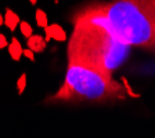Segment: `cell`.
I'll return each mask as SVG.
<instances>
[{
    "mask_svg": "<svg viewBox=\"0 0 155 138\" xmlns=\"http://www.w3.org/2000/svg\"><path fill=\"white\" fill-rule=\"evenodd\" d=\"M19 22H21V21H19L18 14H15L13 10L6 8V14H4V25H6L11 32H14V30L17 29V26L19 25Z\"/></svg>",
    "mask_w": 155,
    "mask_h": 138,
    "instance_id": "7",
    "label": "cell"
},
{
    "mask_svg": "<svg viewBox=\"0 0 155 138\" xmlns=\"http://www.w3.org/2000/svg\"><path fill=\"white\" fill-rule=\"evenodd\" d=\"M7 48H8L10 57L13 58L14 61H19V59H21V57H22V53H24V48H22V46H21V43H19L18 39L13 37V40L8 43Z\"/></svg>",
    "mask_w": 155,
    "mask_h": 138,
    "instance_id": "6",
    "label": "cell"
},
{
    "mask_svg": "<svg viewBox=\"0 0 155 138\" xmlns=\"http://www.w3.org/2000/svg\"><path fill=\"white\" fill-rule=\"evenodd\" d=\"M74 18L101 24L123 43L155 54V0L93 2Z\"/></svg>",
    "mask_w": 155,
    "mask_h": 138,
    "instance_id": "1",
    "label": "cell"
},
{
    "mask_svg": "<svg viewBox=\"0 0 155 138\" xmlns=\"http://www.w3.org/2000/svg\"><path fill=\"white\" fill-rule=\"evenodd\" d=\"M36 22H38V26H40V28H45V26L48 25L47 15H46L43 10H36Z\"/></svg>",
    "mask_w": 155,
    "mask_h": 138,
    "instance_id": "8",
    "label": "cell"
},
{
    "mask_svg": "<svg viewBox=\"0 0 155 138\" xmlns=\"http://www.w3.org/2000/svg\"><path fill=\"white\" fill-rule=\"evenodd\" d=\"M45 32H46V39H45L46 42L51 40V39L57 40V42H65L68 37L67 32H65L58 24H53V25L45 26Z\"/></svg>",
    "mask_w": 155,
    "mask_h": 138,
    "instance_id": "4",
    "label": "cell"
},
{
    "mask_svg": "<svg viewBox=\"0 0 155 138\" xmlns=\"http://www.w3.org/2000/svg\"><path fill=\"white\" fill-rule=\"evenodd\" d=\"M22 54L25 55L26 58H28L29 61H35V53H33L32 50H31V48H25Z\"/></svg>",
    "mask_w": 155,
    "mask_h": 138,
    "instance_id": "11",
    "label": "cell"
},
{
    "mask_svg": "<svg viewBox=\"0 0 155 138\" xmlns=\"http://www.w3.org/2000/svg\"><path fill=\"white\" fill-rule=\"evenodd\" d=\"M74 32L68 42V62L90 66L107 76L127 59L132 46L123 43L101 24L74 18Z\"/></svg>",
    "mask_w": 155,
    "mask_h": 138,
    "instance_id": "2",
    "label": "cell"
},
{
    "mask_svg": "<svg viewBox=\"0 0 155 138\" xmlns=\"http://www.w3.org/2000/svg\"><path fill=\"white\" fill-rule=\"evenodd\" d=\"M126 98L127 90L114 77L90 66L68 62L64 83L46 104H110Z\"/></svg>",
    "mask_w": 155,
    "mask_h": 138,
    "instance_id": "3",
    "label": "cell"
},
{
    "mask_svg": "<svg viewBox=\"0 0 155 138\" xmlns=\"http://www.w3.org/2000/svg\"><path fill=\"white\" fill-rule=\"evenodd\" d=\"M19 30L25 36L26 39L29 37L31 35H33V29H32V25H29V22L26 21H22V22H19Z\"/></svg>",
    "mask_w": 155,
    "mask_h": 138,
    "instance_id": "9",
    "label": "cell"
},
{
    "mask_svg": "<svg viewBox=\"0 0 155 138\" xmlns=\"http://www.w3.org/2000/svg\"><path fill=\"white\" fill-rule=\"evenodd\" d=\"M7 46H8V42H7L6 36H4L3 33H0V50H2V48H6Z\"/></svg>",
    "mask_w": 155,
    "mask_h": 138,
    "instance_id": "12",
    "label": "cell"
},
{
    "mask_svg": "<svg viewBox=\"0 0 155 138\" xmlns=\"http://www.w3.org/2000/svg\"><path fill=\"white\" fill-rule=\"evenodd\" d=\"M0 25H4V17L0 14Z\"/></svg>",
    "mask_w": 155,
    "mask_h": 138,
    "instance_id": "13",
    "label": "cell"
},
{
    "mask_svg": "<svg viewBox=\"0 0 155 138\" xmlns=\"http://www.w3.org/2000/svg\"><path fill=\"white\" fill-rule=\"evenodd\" d=\"M29 2H31V4H33V6L38 3V0H29Z\"/></svg>",
    "mask_w": 155,
    "mask_h": 138,
    "instance_id": "14",
    "label": "cell"
},
{
    "mask_svg": "<svg viewBox=\"0 0 155 138\" xmlns=\"http://www.w3.org/2000/svg\"><path fill=\"white\" fill-rule=\"evenodd\" d=\"M17 87H18V94H22L25 91V87H26V75L22 73L19 76L18 82H17Z\"/></svg>",
    "mask_w": 155,
    "mask_h": 138,
    "instance_id": "10",
    "label": "cell"
},
{
    "mask_svg": "<svg viewBox=\"0 0 155 138\" xmlns=\"http://www.w3.org/2000/svg\"><path fill=\"white\" fill-rule=\"evenodd\" d=\"M46 44H47V42L42 35H31L28 37V48H31L33 53H43Z\"/></svg>",
    "mask_w": 155,
    "mask_h": 138,
    "instance_id": "5",
    "label": "cell"
}]
</instances>
